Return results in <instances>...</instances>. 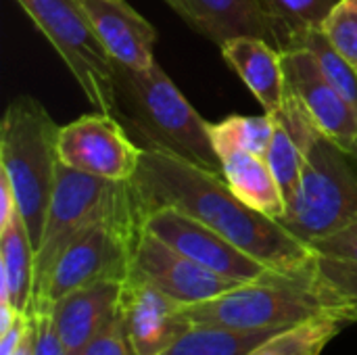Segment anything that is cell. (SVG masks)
I'll list each match as a JSON object with an SVG mask.
<instances>
[{"mask_svg": "<svg viewBox=\"0 0 357 355\" xmlns=\"http://www.w3.org/2000/svg\"><path fill=\"white\" fill-rule=\"evenodd\" d=\"M132 186L142 218L159 207H176L207 224L270 270L295 272L314 259L307 243L297 239L278 220L241 201L220 172L205 169L169 153L142 151Z\"/></svg>", "mask_w": 357, "mask_h": 355, "instance_id": "obj_1", "label": "cell"}, {"mask_svg": "<svg viewBox=\"0 0 357 355\" xmlns=\"http://www.w3.org/2000/svg\"><path fill=\"white\" fill-rule=\"evenodd\" d=\"M115 117L142 151H161L222 174L209 123L192 109L159 63L132 69L115 63Z\"/></svg>", "mask_w": 357, "mask_h": 355, "instance_id": "obj_2", "label": "cell"}, {"mask_svg": "<svg viewBox=\"0 0 357 355\" xmlns=\"http://www.w3.org/2000/svg\"><path fill=\"white\" fill-rule=\"evenodd\" d=\"M182 312L192 326L241 333L287 331L324 316L347 322L345 310L320 285L312 264L295 272L270 270L209 301L184 305Z\"/></svg>", "mask_w": 357, "mask_h": 355, "instance_id": "obj_3", "label": "cell"}, {"mask_svg": "<svg viewBox=\"0 0 357 355\" xmlns=\"http://www.w3.org/2000/svg\"><path fill=\"white\" fill-rule=\"evenodd\" d=\"M278 113L303 149L301 184L280 224L310 245L357 222V165L312 123L289 90Z\"/></svg>", "mask_w": 357, "mask_h": 355, "instance_id": "obj_4", "label": "cell"}, {"mask_svg": "<svg viewBox=\"0 0 357 355\" xmlns=\"http://www.w3.org/2000/svg\"><path fill=\"white\" fill-rule=\"evenodd\" d=\"M59 132L61 126L31 96L13 98L0 126V176L13 190L36 251L61 165Z\"/></svg>", "mask_w": 357, "mask_h": 355, "instance_id": "obj_5", "label": "cell"}, {"mask_svg": "<svg viewBox=\"0 0 357 355\" xmlns=\"http://www.w3.org/2000/svg\"><path fill=\"white\" fill-rule=\"evenodd\" d=\"M132 207L140 209L132 182L96 178L61 163L46 213L42 241L36 251V282L31 303L42 297L56 257L82 230L100 218Z\"/></svg>", "mask_w": 357, "mask_h": 355, "instance_id": "obj_6", "label": "cell"}, {"mask_svg": "<svg viewBox=\"0 0 357 355\" xmlns=\"http://www.w3.org/2000/svg\"><path fill=\"white\" fill-rule=\"evenodd\" d=\"M63 59L88 103L115 115V61L100 42L82 0H17Z\"/></svg>", "mask_w": 357, "mask_h": 355, "instance_id": "obj_7", "label": "cell"}, {"mask_svg": "<svg viewBox=\"0 0 357 355\" xmlns=\"http://www.w3.org/2000/svg\"><path fill=\"white\" fill-rule=\"evenodd\" d=\"M142 211L132 207L100 218L82 230L56 257L46 289L36 301L54 303L71 291L100 280L126 282L132 272V257L142 232Z\"/></svg>", "mask_w": 357, "mask_h": 355, "instance_id": "obj_8", "label": "cell"}, {"mask_svg": "<svg viewBox=\"0 0 357 355\" xmlns=\"http://www.w3.org/2000/svg\"><path fill=\"white\" fill-rule=\"evenodd\" d=\"M140 157L142 149L115 115L96 111L61 126L59 159L75 172L113 182H132Z\"/></svg>", "mask_w": 357, "mask_h": 355, "instance_id": "obj_9", "label": "cell"}, {"mask_svg": "<svg viewBox=\"0 0 357 355\" xmlns=\"http://www.w3.org/2000/svg\"><path fill=\"white\" fill-rule=\"evenodd\" d=\"M142 230L155 234L203 268L236 282H251L270 272L268 266L247 255L220 232L176 207L149 211L144 216Z\"/></svg>", "mask_w": 357, "mask_h": 355, "instance_id": "obj_10", "label": "cell"}, {"mask_svg": "<svg viewBox=\"0 0 357 355\" xmlns=\"http://www.w3.org/2000/svg\"><path fill=\"white\" fill-rule=\"evenodd\" d=\"M287 90L299 100L312 123L349 157L357 155V107L322 73L316 56L301 46L282 50Z\"/></svg>", "mask_w": 357, "mask_h": 355, "instance_id": "obj_11", "label": "cell"}, {"mask_svg": "<svg viewBox=\"0 0 357 355\" xmlns=\"http://www.w3.org/2000/svg\"><path fill=\"white\" fill-rule=\"evenodd\" d=\"M132 274L146 278L182 305L209 301L236 285H243L203 268L146 230L140 232L136 243Z\"/></svg>", "mask_w": 357, "mask_h": 355, "instance_id": "obj_12", "label": "cell"}, {"mask_svg": "<svg viewBox=\"0 0 357 355\" xmlns=\"http://www.w3.org/2000/svg\"><path fill=\"white\" fill-rule=\"evenodd\" d=\"M182 308V303L165 295L153 282L130 272L119 299V316L136 354H163L184 337L192 324Z\"/></svg>", "mask_w": 357, "mask_h": 355, "instance_id": "obj_13", "label": "cell"}, {"mask_svg": "<svg viewBox=\"0 0 357 355\" xmlns=\"http://www.w3.org/2000/svg\"><path fill=\"white\" fill-rule=\"evenodd\" d=\"M121 291L123 282L100 280L52 303V318L67 355H79L117 322Z\"/></svg>", "mask_w": 357, "mask_h": 355, "instance_id": "obj_14", "label": "cell"}, {"mask_svg": "<svg viewBox=\"0 0 357 355\" xmlns=\"http://www.w3.org/2000/svg\"><path fill=\"white\" fill-rule=\"evenodd\" d=\"M111 59L132 69L155 65L157 29L126 0H82Z\"/></svg>", "mask_w": 357, "mask_h": 355, "instance_id": "obj_15", "label": "cell"}, {"mask_svg": "<svg viewBox=\"0 0 357 355\" xmlns=\"http://www.w3.org/2000/svg\"><path fill=\"white\" fill-rule=\"evenodd\" d=\"M197 33L222 46L238 36L264 38L272 44V27L259 0H163Z\"/></svg>", "mask_w": 357, "mask_h": 355, "instance_id": "obj_16", "label": "cell"}, {"mask_svg": "<svg viewBox=\"0 0 357 355\" xmlns=\"http://www.w3.org/2000/svg\"><path fill=\"white\" fill-rule=\"evenodd\" d=\"M224 61L241 75L259 100L264 113L276 115L287 96V75L282 52L264 38L238 36L222 46Z\"/></svg>", "mask_w": 357, "mask_h": 355, "instance_id": "obj_17", "label": "cell"}, {"mask_svg": "<svg viewBox=\"0 0 357 355\" xmlns=\"http://www.w3.org/2000/svg\"><path fill=\"white\" fill-rule=\"evenodd\" d=\"M0 274L2 303L27 314L33 299L36 249L17 205L0 213Z\"/></svg>", "mask_w": 357, "mask_h": 355, "instance_id": "obj_18", "label": "cell"}, {"mask_svg": "<svg viewBox=\"0 0 357 355\" xmlns=\"http://www.w3.org/2000/svg\"><path fill=\"white\" fill-rule=\"evenodd\" d=\"M314 274L341 303L347 322H357V222L310 243Z\"/></svg>", "mask_w": 357, "mask_h": 355, "instance_id": "obj_19", "label": "cell"}, {"mask_svg": "<svg viewBox=\"0 0 357 355\" xmlns=\"http://www.w3.org/2000/svg\"><path fill=\"white\" fill-rule=\"evenodd\" d=\"M220 159L222 174L241 201L278 222L287 216V201L266 157L247 151H232Z\"/></svg>", "mask_w": 357, "mask_h": 355, "instance_id": "obj_20", "label": "cell"}, {"mask_svg": "<svg viewBox=\"0 0 357 355\" xmlns=\"http://www.w3.org/2000/svg\"><path fill=\"white\" fill-rule=\"evenodd\" d=\"M272 27V44L282 52L289 42L305 31L322 27L339 0H259Z\"/></svg>", "mask_w": 357, "mask_h": 355, "instance_id": "obj_21", "label": "cell"}, {"mask_svg": "<svg viewBox=\"0 0 357 355\" xmlns=\"http://www.w3.org/2000/svg\"><path fill=\"white\" fill-rule=\"evenodd\" d=\"M280 331H224L213 326H192L184 337L159 355H245Z\"/></svg>", "mask_w": 357, "mask_h": 355, "instance_id": "obj_22", "label": "cell"}, {"mask_svg": "<svg viewBox=\"0 0 357 355\" xmlns=\"http://www.w3.org/2000/svg\"><path fill=\"white\" fill-rule=\"evenodd\" d=\"M209 136L220 157L232 151L266 157L274 136V115H230L220 123H209Z\"/></svg>", "mask_w": 357, "mask_h": 355, "instance_id": "obj_23", "label": "cell"}, {"mask_svg": "<svg viewBox=\"0 0 357 355\" xmlns=\"http://www.w3.org/2000/svg\"><path fill=\"white\" fill-rule=\"evenodd\" d=\"M337 318H314L299 326L280 331L245 355H322L324 347L339 335Z\"/></svg>", "mask_w": 357, "mask_h": 355, "instance_id": "obj_24", "label": "cell"}, {"mask_svg": "<svg viewBox=\"0 0 357 355\" xmlns=\"http://www.w3.org/2000/svg\"><path fill=\"white\" fill-rule=\"evenodd\" d=\"M266 159L272 167V174L282 190V197H284L287 209H289V205L295 199L299 184H301L303 149H301L295 132L291 130V126L287 123V119L280 113L274 115V136H272V144H270Z\"/></svg>", "mask_w": 357, "mask_h": 355, "instance_id": "obj_25", "label": "cell"}, {"mask_svg": "<svg viewBox=\"0 0 357 355\" xmlns=\"http://www.w3.org/2000/svg\"><path fill=\"white\" fill-rule=\"evenodd\" d=\"M293 46H301V48H307L322 73L328 77V82L349 100L357 107V71L356 67L331 44V40L326 38V33L322 31V27H316V29H305L301 33H297L287 48H293ZM284 48V50H287Z\"/></svg>", "mask_w": 357, "mask_h": 355, "instance_id": "obj_26", "label": "cell"}, {"mask_svg": "<svg viewBox=\"0 0 357 355\" xmlns=\"http://www.w3.org/2000/svg\"><path fill=\"white\" fill-rule=\"evenodd\" d=\"M322 31L357 71V0H339L322 23Z\"/></svg>", "mask_w": 357, "mask_h": 355, "instance_id": "obj_27", "label": "cell"}, {"mask_svg": "<svg viewBox=\"0 0 357 355\" xmlns=\"http://www.w3.org/2000/svg\"><path fill=\"white\" fill-rule=\"evenodd\" d=\"M27 316H29V326H31L33 355H67L65 343H63V339L56 331L54 318H52L50 301L31 303Z\"/></svg>", "mask_w": 357, "mask_h": 355, "instance_id": "obj_28", "label": "cell"}, {"mask_svg": "<svg viewBox=\"0 0 357 355\" xmlns=\"http://www.w3.org/2000/svg\"><path fill=\"white\" fill-rule=\"evenodd\" d=\"M79 355H138L136 349L132 347L130 343V337L126 333V326H123V320L121 316L117 318V322L107 331L102 333L98 339H94L84 352Z\"/></svg>", "mask_w": 357, "mask_h": 355, "instance_id": "obj_29", "label": "cell"}, {"mask_svg": "<svg viewBox=\"0 0 357 355\" xmlns=\"http://www.w3.org/2000/svg\"><path fill=\"white\" fill-rule=\"evenodd\" d=\"M29 331V316L27 314H17L15 322L2 331V339H0V355H13L19 345L23 343L25 335Z\"/></svg>", "mask_w": 357, "mask_h": 355, "instance_id": "obj_30", "label": "cell"}, {"mask_svg": "<svg viewBox=\"0 0 357 355\" xmlns=\"http://www.w3.org/2000/svg\"><path fill=\"white\" fill-rule=\"evenodd\" d=\"M351 159H354V163H356V165H357V155H356V157H351Z\"/></svg>", "mask_w": 357, "mask_h": 355, "instance_id": "obj_31", "label": "cell"}]
</instances>
